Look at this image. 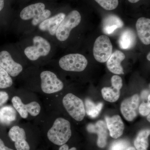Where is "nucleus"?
<instances>
[{"mask_svg": "<svg viewBox=\"0 0 150 150\" xmlns=\"http://www.w3.org/2000/svg\"><path fill=\"white\" fill-rule=\"evenodd\" d=\"M51 11L48 9L44 10L42 13L39 14L37 16L33 18L32 22H31L33 25L35 26L40 24L45 20L49 18V16L51 15Z\"/></svg>", "mask_w": 150, "mask_h": 150, "instance_id": "nucleus-26", "label": "nucleus"}, {"mask_svg": "<svg viewBox=\"0 0 150 150\" xmlns=\"http://www.w3.org/2000/svg\"><path fill=\"white\" fill-rule=\"evenodd\" d=\"M137 36L134 30L127 28L121 33L118 40L120 48L124 50L131 49L136 45Z\"/></svg>", "mask_w": 150, "mask_h": 150, "instance_id": "nucleus-19", "label": "nucleus"}, {"mask_svg": "<svg viewBox=\"0 0 150 150\" xmlns=\"http://www.w3.org/2000/svg\"><path fill=\"white\" fill-rule=\"evenodd\" d=\"M4 0H0V11L4 8Z\"/></svg>", "mask_w": 150, "mask_h": 150, "instance_id": "nucleus-32", "label": "nucleus"}, {"mask_svg": "<svg viewBox=\"0 0 150 150\" xmlns=\"http://www.w3.org/2000/svg\"><path fill=\"white\" fill-rule=\"evenodd\" d=\"M33 45L26 47L24 54L30 61H35L41 56L48 55L51 50V46L48 40L40 36H35L33 39Z\"/></svg>", "mask_w": 150, "mask_h": 150, "instance_id": "nucleus-4", "label": "nucleus"}, {"mask_svg": "<svg viewBox=\"0 0 150 150\" xmlns=\"http://www.w3.org/2000/svg\"><path fill=\"white\" fill-rule=\"evenodd\" d=\"M105 119L110 137L115 139L121 137L125 126L120 115H115L111 117L106 116Z\"/></svg>", "mask_w": 150, "mask_h": 150, "instance_id": "nucleus-14", "label": "nucleus"}, {"mask_svg": "<svg viewBox=\"0 0 150 150\" xmlns=\"http://www.w3.org/2000/svg\"><path fill=\"white\" fill-rule=\"evenodd\" d=\"M63 105L69 115L74 120L81 121L86 115L85 105L79 98L72 93H67L62 100Z\"/></svg>", "mask_w": 150, "mask_h": 150, "instance_id": "nucleus-2", "label": "nucleus"}, {"mask_svg": "<svg viewBox=\"0 0 150 150\" xmlns=\"http://www.w3.org/2000/svg\"><path fill=\"white\" fill-rule=\"evenodd\" d=\"M150 94H149V95H148V102H150Z\"/></svg>", "mask_w": 150, "mask_h": 150, "instance_id": "nucleus-36", "label": "nucleus"}, {"mask_svg": "<svg viewBox=\"0 0 150 150\" xmlns=\"http://www.w3.org/2000/svg\"><path fill=\"white\" fill-rule=\"evenodd\" d=\"M124 23L117 16L108 15L103 21V31L107 35L112 34L115 30L123 27Z\"/></svg>", "mask_w": 150, "mask_h": 150, "instance_id": "nucleus-18", "label": "nucleus"}, {"mask_svg": "<svg viewBox=\"0 0 150 150\" xmlns=\"http://www.w3.org/2000/svg\"><path fill=\"white\" fill-rule=\"evenodd\" d=\"M65 17V13H60L47 18L39 24V29L41 31H48L50 35H54L56 34L58 27Z\"/></svg>", "mask_w": 150, "mask_h": 150, "instance_id": "nucleus-15", "label": "nucleus"}, {"mask_svg": "<svg viewBox=\"0 0 150 150\" xmlns=\"http://www.w3.org/2000/svg\"><path fill=\"white\" fill-rule=\"evenodd\" d=\"M88 63L86 57L79 54H68L63 56L59 61L60 67L68 71H82L85 69Z\"/></svg>", "mask_w": 150, "mask_h": 150, "instance_id": "nucleus-5", "label": "nucleus"}, {"mask_svg": "<svg viewBox=\"0 0 150 150\" xmlns=\"http://www.w3.org/2000/svg\"><path fill=\"white\" fill-rule=\"evenodd\" d=\"M45 9L43 3H38L24 8L21 12L20 16L23 20H29L37 16Z\"/></svg>", "mask_w": 150, "mask_h": 150, "instance_id": "nucleus-20", "label": "nucleus"}, {"mask_svg": "<svg viewBox=\"0 0 150 150\" xmlns=\"http://www.w3.org/2000/svg\"><path fill=\"white\" fill-rule=\"evenodd\" d=\"M69 121L62 117L56 118L47 133L48 139L54 144L62 146L69 140L71 136Z\"/></svg>", "mask_w": 150, "mask_h": 150, "instance_id": "nucleus-1", "label": "nucleus"}, {"mask_svg": "<svg viewBox=\"0 0 150 150\" xmlns=\"http://www.w3.org/2000/svg\"><path fill=\"white\" fill-rule=\"evenodd\" d=\"M87 130L91 133L97 134V145L100 148H104L107 144L108 131L106 123L102 120L97 121L95 124H89L87 126Z\"/></svg>", "mask_w": 150, "mask_h": 150, "instance_id": "nucleus-13", "label": "nucleus"}, {"mask_svg": "<svg viewBox=\"0 0 150 150\" xmlns=\"http://www.w3.org/2000/svg\"><path fill=\"white\" fill-rule=\"evenodd\" d=\"M103 106L102 103L96 104L89 99L85 100L86 112L87 115L92 118H95L99 115Z\"/></svg>", "mask_w": 150, "mask_h": 150, "instance_id": "nucleus-23", "label": "nucleus"}, {"mask_svg": "<svg viewBox=\"0 0 150 150\" xmlns=\"http://www.w3.org/2000/svg\"><path fill=\"white\" fill-rule=\"evenodd\" d=\"M81 17L78 11H71L65 17L56 30V38L60 41H64L69 38L70 33L73 28L80 23Z\"/></svg>", "mask_w": 150, "mask_h": 150, "instance_id": "nucleus-3", "label": "nucleus"}, {"mask_svg": "<svg viewBox=\"0 0 150 150\" xmlns=\"http://www.w3.org/2000/svg\"><path fill=\"white\" fill-rule=\"evenodd\" d=\"M8 94L6 91H0V107L3 106L8 101Z\"/></svg>", "mask_w": 150, "mask_h": 150, "instance_id": "nucleus-29", "label": "nucleus"}, {"mask_svg": "<svg viewBox=\"0 0 150 150\" xmlns=\"http://www.w3.org/2000/svg\"><path fill=\"white\" fill-rule=\"evenodd\" d=\"M13 84L12 79L8 73L0 66V88L10 87Z\"/></svg>", "mask_w": 150, "mask_h": 150, "instance_id": "nucleus-24", "label": "nucleus"}, {"mask_svg": "<svg viewBox=\"0 0 150 150\" xmlns=\"http://www.w3.org/2000/svg\"><path fill=\"white\" fill-rule=\"evenodd\" d=\"M103 8L108 11L115 9L118 5V0H94Z\"/></svg>", "mask_w": 150, "mask_h": 150, "instance_id": "nucleus-25", "label": "nucleus"}, {"mask_svg": "<svg viewBox=\"0 0 150 150\" xmlns=\"http://www.w3.org/2000/svg\"><path fill=\"white\" fill-rule=\"evenodd\" d=\"M40 87L43 93L51 94L61 91L64 88L63 82L51 71H42L40 74Z\"/></svg>", "mask_w": 150, "mask_h": 150, "instance_id": "nucleus-6", "label": "nucleus"}, {"mask_svg": "<svg viewBox=\"0 0 150 150\" xmlns=\"http://www.w3.org/2000/svg\"><path fill=\"white\" fill-rule=\"evenodd\" d=\"M147 59L148 61H150V53L149 52L147 56Z\"/></svg>", "mask_w": 150, "mask_h": 150, "instance_id": "nucleus-34", "label": "nucleus"}, {"mask_svg": "<svg viewBox=\"0 0 150 150\" xmlns=\"http://www.w3.org/2000/svg\"><path fill=\"white\" fill-rule=\"evenodd\" d=\"M8 136L14 143L17 150H30V146L26 139V132L23 127L14 125L10 129Z\"/></svg>", "mask_w": 150, "mask_h": 150, "instance_id": "nucleus-11", "label": "nucleus"}, {"mask_svg": "<svg viewBox=\"0 0 150 150\" xmlns=\"http://www.w3.org/2000/svg\"><path fill=\"white\" fill-rule=\"evenodd\" d=\"M11 102L17 112L23 119L27 118L29 114L33 117L37 116L41 111V106L37 101L25 104L20 97L15 96L12 98Z\"/></svg>", "mask_w": 150, "mask_h": 150, "instance_id": "nucleus-8", "label": "nucleus"}, {"mask_svg": "<svg viewBox=\"0 0 150 150\" xmlns=\"http://www.w3.org/2000/svg\"><path fill=\"white\" fill-rule=\"evenodd\" d=\"M112 46L110 38L105 35L98 37L94 44L95 59L100 63L106 62L112 54Z\"/></svg>", "mask_w": 150, "mask_h": 150, "instance_id": "nucleus-7", "label": "nucleus"}, {"mask_svg": "<svg viewBox=\"0 0 150 150\" xmlns=\"http://www.w3.org/2000/svg\"><path fill=\"white\" fill-rule=\"evenodd\" d=\"M126 58L125 54L117 50L112 53L107 61V67L111 72L116 74H123L124 72L121 63Z\"/></svg>", "mask_w": 150, "mask_h": 150, "instance_id": "nucleus-16", "label": "nucleus"}, {"mask_svg": "<svg viewBox=\"0 0 150 150\" xmlns=\"http://www.w3.org/2000/svg\"><path fill=\"white\" fill-rule=\"evenodd\" d=\"M0 66L13 77L18 76L23 70L22 65L15 62L10 54L6 51L0 52Z\"/></svg>", "mask_w": 150, "mask_h": 150, "instance_id": "nucleus-12", "label": "nucleus"}, {"mask_svg": "<svg viewBox=\"0 0 150 150\" xmlns=\"http://www.w3.org/2000/svg\"><path fill=\"white\" fill-rule=\"evenodd\" d=\"M111 86L104 87L101 90L103 99L110 103L116 102L119 99L120 90L123 86L122 79L118 75L112 76L111 79Z\"/></svg>", "mask_w": 150, "mask_h": 150, "instance_id": "nucleus-10", "label": "nucleus"}, {"mask_svg": "<svg viewBox=\"0 0 150 150\" xmlns=\"http://www.w3.org/2000/svg\"><path fill=\"white\" fill-rule=\"evenodd\" d=\"M136 28L139 38L145 45L150 44V19L144 17L138 19Z\"/></svg>", "mask_w": 150, "mask_h": 150, "instance_id": "nucleus-17", "label": "nucleus"}, {"mask_svg": "<svg viewBox=\"0 0 150 150\" xmlns=\"http://www.w3.org/2000/svg\"><path fill=\"white\" fill-rule=\"evenodd\" d=\"M150 134L149 129H144L139 132L134 142L136 150H148L149 146L148 138Z\"/></svg>", "mask_w": 150, "mask_h": 150, "instance_id": "nucleus-22", "label": "nucleus"}, {"mask_svg": "<svg viewBox=\"0 0 150 150\" xmlns=\"http://www.w3.org/2000/svg\"><path fill=\"white\" fill-rule=\"evenodd\" d=\"M131 3H136L139 2L140 0H128Z\"/></svg>", "mask_w": 150, "mask_h": 150, "instance_id": "nucleus-33", "label": "nucleus"}, {"mask_svg": "<svg viewBox=\"0 0 150 150\" xmlns=\"http://www.w3.org/2000/svg\"><path fill=\"white\" fill-rule=\"evenodd\" d=\"M59 150H77V149L75 147H72L69 149L68 145L65 144L61 146V147L59 148Z\"/></svg>", "mask_w": 150, "mask_h": 150, "instance_id": "nucleus-31", "label": "nucleus"}, {"mask_svg": "<svg viewBox=\"0 0 150 150\" xmlns=\"http://www.w3.org/2000/svg\"><path fill=\"white\" fill-rule=\"evenodd\" d=\"M17 111L13 106L6 105L0 108V123L8 125L16 120Z\"/></svg>", "mask_w": 150, "mask_h": 150, "instance_id": "nucleus-21", "label": "nucleus"}, {"mask_svg": "<svg viewBox=\"0 0 150 150\" xmlns=\"http://www.w3.org/2000/svg\"><path fill=\"white\" fill-rule=\"evenodd\" d=\"M150 114H149V115H147V120L148 121H149V122H150Z\"/></svg>", "mask_w": 150, "mask_h": 150, "instance_id": "nucleus-35", "label": "nucleus"}, {"mask_svg": "<svg viewBox=\"0 0 150 150\" xmlns=\"http://www.w3.org/2000/svg\"><path fill=\"white\" fill-rule=\"evenodd\" d=\"M0 150H14L6 146L2 140L0 139Z\"/></svg>", "mask_w": 150, "mask_h": 150, "instance_id": "nucleus-30", "label": "nucleus"}, {"mask_svg": "<svg viewBox=\"0 0 150 150\" xmlns=\"http://www.w3.org/2000/svg\"><path fill=\"white\" fill-rule=\"evenodd\" d=\"M139 103V96L137 94L126 98L121 103V111L127 121H133L137 117Z\"/></svg>", "mask_w": 150, "mask_h": 150, "instance_id": "nucleus-9", "label": "nucleus"}, {"mask_svg": "<svg viewBox=\"0 0 150 150\" xmlns=\"http://www.w3.org/2000/svg\"><path fill=\"white\" fill-rule=\"evenodd\" d=\"M139 112L141 115L145 116L150 114V102L142 103L139 107Z\"/></svg>", "mask_w": 150, "mask_h": 150, "instance_id": "nucleus-28", "label": "nucleus"}, {"mask_svg": "<svg viewBox=\"0 0 150 150\" xmlns=\"http://www.w3.org/2000/svg\"><path fill=\"white\" fill-rule=\"evenodd\" d=\"M111 150H137L134 147L130 146L128 142L125 141H118L114 142L111 148Z\"/></svg>", "mask_w": 150, "mask_h": 150, "instance_id": "nucleus-27", "label": "nucleus"}]
</instances>
